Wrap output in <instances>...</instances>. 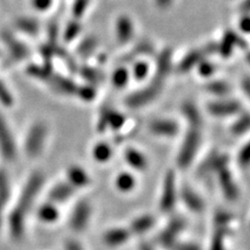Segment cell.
<instances>
[{"mask_svg": "<svg viewBox=\"0 0 250 250\" xmlns=\"http://www.w3.org/2000/svg\"><path fill=\"white\" fill-rule=\"evenodd\" d=\"M177 0H152V3L156 10L167 12L174 6Z\"/></svg>", "mask_w": 250, "mask_h": 250, "instance_id": "36", "label": "cell"}, {"mask_svg": "<svg viewBox=\"0 0 250 250\" xmlns=\"http://www.w3.org/2000/svg\"><path fill=\"white\" fill-rule=\"evenodd\" d=\"M92 215V208L90 202L87 200H82L76 203L71 217H70V226L73 230L82 231L87 229Z\"/></svg>", "mask_w": 250, "mask_h": 250, "instance_id": "7", "label": "cell"}, {"mask_svg": "<svg viewBox=\"0 0 250 250\" xmlns=\"http://www.w3.org/2000/svg\"><path fill=\"white\" fill-rule=\"evenodd\" d=\"M47 137V127L43 123H38L30 129L27 137L26 150L29 155L35 156L43 149Z\"/></svg>", "mask_w": 250, "mask_h": 250, "instance_id": "8", "label": "cell"}, {"mask_svg": "<svg viewBox=\"0 0 250 250\" xmlns=\"http://www.w3.org/2000/svg\"><path fill=\"white\" fill-rule=\"evenodd\" d=\"M186 226L185 220L181 217L173 218L168 223V225L165 228L161 234L159 236V242L166 248H169L174 242L177 241V237L179 236Z\"/></svg>", "mask_w": 250, "mask_h": 250, "instance_id": "11", "label": "cell"}, {"mask_svg": "<svg viewBox=\"0 0 250 250\" xmlns=\"http://www.w3.org/2000/svg\"><path fill=\"white\" fill-rule=\"evenodd\" d=\"M91 0H73L72 1V15L74 19H81L88 11Z\"/></svg>", "mask_w": 250, "mask_h": 250, "instance_id": "28", "label": "cell"}, {"mask_svg": "<svg viewBox=\"0 0 250 250\" xmlns=\"http://www.w3.org/2000/svg\"><path fill=\"white\" fill-rule=\"evenodd\" d=\"M171 70L172 51L167 48L160 53L156 60V66L151 82L144 88L130 94L126 99V104L131 108H139L152 103L161 94Z\"/></svg>", "mask_w": 250, "mask_h": 250, "instance_id": "2", "label": "cell"}, {"mask_svg": "<svg viewBox=\"0 0 250 250\" xmlns=\"http://www.w3.org/2000/svg\"><path fill=\"white\" fill-rule=\"evenodd\" d=\"M169 248L171 250H201L197 244L190 243V242H179V241L174 242V243L172 244Z\"/></svg>", "mask_w": 250, "mask_h": 250, "instance_id": "34", "label": "cell"}, {"mask_svg": "<svg viewBox=\"0 0 250 250\" xmlns=\"http://www.w3.org/2000/svg\"><path fill=\"white\" fill-rule=\"evenodd\" d=\"M239 28L243 34H247L249 30V17L248 15H242L239 21Z\"/></svg>", "mask_w": 250, "mask_h": 250, "instance_id": "39", "label": "cell"}, {"mask_svg": "<svg viewBox=\"0 0 250 250\" xmlns=\"http://www.w3.org/2000/svg\"><path fill=\"white\" fill-rule=\"evenodd\" d=\"M139 250H155L153 246L149 243H142L139 247Z\"/></svg>", "mask_w": 250, "mask_h": 250, "instance_id": "41", "label": "cell"}, {"mask_svg": "<svg viewBox=\"0 0 250 250\" xmlns=\"http://www.w3.org/2000/svg\"><path fill=\"white\" fill-rule=\"evenodd\" d=\"M248 127H249V118H248V115L245 114L234 121V123L231 126V132L232 135L241 136L245 134V132L248 130Z\"/></svg>", "mask_w": 250, "mask_h": 250, "instance_id": "29", "label": "cell"}, {"mask_svg": "<svg viewBox=\"0 0 250 250\" xmlns=\"http://www.w3.org/2000/svg\"><path fill=\"white\" fill-rule=\"evenodd\" d=\"M177 187L176 177L172 171H169L164 179L162 187V195L160 200V208L164 213H170L173 210L177 201Z\"/></svg>", "mask_w": 250, "mask_h": 250, "instance_id": "5", "label": "cell"}, {"mask_svg": "<svg viewBox=\"0 0 250 250\" xmlns=\"http://www.w3.org/2000/svg\"><path fill=\"white\" fill-rule=\"evenodd\" d=\"M226 167L218 171L219 175H220V186L225 196L232 200L237 197L238 190L236 185H234V181L230 174V172Z\"/></svg>", "mask_w": 250, "mask_h": 250, "instance_id": "18", "label": "cell"}, {"mask_svg": "<svg viewBox=\"0 0 250 250\" xmlns=\"http://www.w3.org/2000/svg\"><path fill=\"white\" fill-rule=\"evenodd\" d=\"M74 189L85 188L91 184V177L83 168L80 166H70L67 169V181Z\"/></svg>", "mask_w": 250, "mask_h": 250, "instance_id": "13", "label": "cell"}, {"mask_svg": "<svg viewBox=\"0 0 250 250\" xmlns=\"http://www.w3.org/2000/svg\"><path fill=\"white\" fill-rule=\"evenodd\" d=\"M39 218L46 223H52L57 221L60 218V210L57 208L56 203L49 201L43 205L41 208L39 209Z\"/></svg>", "mask_w": 250, "mask_h": 250, "instance_id": "23", "label": "cell"}, {"mask_svg": "<svg viewBox=\"0 0 250 250\" xmlns=\"http://www.w3.org/2000/svg\"><path fill=\"white\" fill-rule=\"evenodd\" d=\"M149 131L152 135L161 138H173L178 135L179 124L170 118L155 119L149 123Z\"/></svg>", "mask_w": 250, "mask_h": 250, "instance_id": "10", "label": "cell"}, {"mask_svg": "<svg viewBox=\"0 0 250 250\" xmlns=\"http://www.w3.org/2000/svg\"><path fill=\"white\" fill-rule=\"evenodd\" d=\"M47 81L49 82L50 87L59 94H62V95L75 96L77 94L78 87L71 80H69L67 77L50 74Z\"/></svg>", "mask_w": 250, "mask_h": 250, "instance_id": "12", "label": "cell"}, {"mask_svg": "<svg viewBox=\"0 0 250 250\" xmlns=\"http://www.w3.org/2000/svg\"><path fill=\"white\" fill-rule=\"evenodd\" d=\"M181 197L186 207L192 212L199 213L205 208V202H203L202 198L189 187H185L181 191Z\"/></svg>", "mask_w": 250, "mask_h": 250, "instance_id": "16", "label": "cell"}, {"mask_svg": "<svg viewBox=\"0 0 250 250\" xmlns=\"http://www.w3.org/2000/svg\"><path fill=\"white\" fill-rule=\"evenodd\" d=\"M124 160L135 170L144 171L148 166V161L145 154L136 148H127L124 151Z\"/></svg>", "mask_w": 250, "mask_h": 250, "instance_id": "17", "label": "cell"}, {"mask_svg": "<svg viewBox=\"0 0 250 250\" xmlns=\"http://www.w3.org/2000/svg\"><path fill=\"white\" fill-rule=\"evenodd\" d=\"M230 232L229 226H216L210 250H225V240Z\"/></svg>", "mask_w": 250, "mask_h": 250, "instance_id": "22", "label": "cell"}, {"mask_svg": "<svg viewBox=\"0 0 250 250\" xmlns=\"http://www.w3.org/2000/svg\"><path fill=\"white\" fill-rule=\"evenodd\" d=\"M96 46V40L94 38H88L85 39L84 42H83L80 47H78V51H80L82 54H88L93 49L95 48Z\"/></svg>", "mask_w": 250, "mask_h": 250, "instance_id": "37", "label": "cell"}, {"mask_svg": "<svg viewBox=\"0 0 250 250\" xmlns=\"http://www.w3.org/2000/svg\"><path fill=\"white\" fill-rule=\"evenodd\" d=\"M66 250H83V248L82 247V245L78 243V242L74 241V240H70L66 243L65 246Z\"/></svg>", "mask_w": 250, "mask_h": 250, "instance_id": "40", "label": "cell"}, {"mask_svg": "<svg viewBox=\"0 0 250 250\" xmlns=\"http://www.w3.org/2000/svg\"><path fill=\"white\" fill-rule=\"evenodd\" d=\"M96 95V92L92 87L89 85H83V87H78L76 96L83 99V101H92Z\"/></svg>", "mask_w": 250, "mask_h": 250, "instance_id": "33", "label": "cell"}, {"mask_svg": "<svg viewBox=\"0 0 250 250\" xmlns=\"http://www.w3.org/2000/svg\"><path fill=\"white\" fill-rule=\"evenodd\" d=\"M42 185L43 176L41 174H35L29 179L26 188L21 195L19 207L15 209V212L13 213L11 218V229L13 234L16 238H19L22 236L24 216L29 210L31 205L34 203Z\"/></svg>", "mask_w": 250, "mask_h": 250, "instance_id": "3", "label": "cell"}, {"mask_svg": "<svg viewBox=\"0 0 250 250\" xmlns=\"http://www.w3.org/2000/svg\"><path fill=\"white\" fill-rule=\"evenodd\" d=\"M183 114L188 125L177 154V164L182 169H186L191 165L197 155L201 145L203 123L198 108L191 103L184 104Z\"/></svg>", "mask_w": 250, "mask_h": 250, "instance_id": "1", "label": "cell"}, {"mask_svg": "<svg viewBox=\"0 0 250 250\" xmlns=\"http://www.w3.org/2000/svg\"><path fill=\"white\" fill-rule=\"evenodd\" d=\"M93 158L99 163H105L111 160L113 155V149L111 145L106 142H99L93 147Z\"/></svg>", "mask_w": 250, "mask_h": 250, "instance_id": "24", "label": "cell"}, {"mask_svg": "<svg viewBox=\"0 0 250 250\" xmlns=\"http://www.w3.org/2000/svg\"><path fill=\"white\" fill-rule=\"evenodd\" d=\"M154 218L151 215L140 216L130 223L129 231L134 234H142L150 230L154 226Z\"/></svg>", "mask_w": 250, "mask_h": 250, "instance_id": "19", "label": "cell"}, {"mask_svg": "<svg viewBox=\"0 0 250 250\" xmlns=\"http://www.w3.org/2000/svg\"><path fill=\"white\" fill-rule=\"evenodd\" d=\"M215 51H217V43L216 44L209 43L201 47V48L193 49L192 51L188 52L185 56V58H183L181 62H179L178 65L179 71L182 72L190 71L192 68H195V66H198L203 60H206L208 56H209L210 53H213Z\"/></svg>", "mask_w": 250, "mask_h": 250, "instance_id": "6", "label": "cell"}, {"mask_svg": "<svg viewBox=\"0 0 250 250\" xmlns=\"http://www.w3.org/2000/svg\"><path fill=\"white\" fill-rule=\"evenodd\" d=\"M197 68L199 70L200 75H202L203 77H208L212 75L215 71L214 64H212L210 62H206L205 60L200 62Z\"/></svg>", "mask_w": 250, "mask_h": 250, "instance_id": "35", "label": "cell"}, {"mask_svg": "<svg viewBox=\"0 0 250 250\" xmlns=\"http://www.w3.org/2000/svg\"><path fill=\"white\" fill-rule=\"evenodd\" d=\"M130 78V72L129 70L125 67H119L117 68L113 75H112V82L115 87L122 89L126 87Z\"/></svg>", "mask_w": 250, "mask_h": 250, "instance_id": "25", "label": "cell"}, {"mask_svg": "<svg viewBox=\"0 0 250 250\" xmlns=\"http://www.w3.org/2000/svg\"><path fill=\"white\" fill-rule=\"evenodd\" d=\"M74 193L75 189L68 182H61L51 189L49 193V201L56 203V205L57 203L61 205V203L67 202L73 196Z\"/></svg>", "mask_w": 250, "mask_h": 250, "instance_id": "14", "label": "cell"}, {"mask_svg": "<svg viewBox=\"0 0 250 250\" xmlns=\"http://www.w3.org/2000/svg\"><path fill=\"white\" fill-rule=\"evenodd\" d=\"M207 90L215 96L222 97L228 95L230 91V88L228 83L222 81H213L207 84Z\"/></svg>", "mask_w": 250, "mask_h": 250, "instance_id": "26", "label": "cell"}, {"mask_svg": "<svg viewBox=\"0 0 250 250\" xmlns=\"http://www.w3.org/2000/svg\"><path fill=\"white\" fill-rule=\"evenodd\" d=\"M208 111L215 117H229L238 115L241 111V104L236 100L219 99L208 104Z\"/></svg>", "mask_w": 250, "mask_h": 250, "instance_id": "9", "label": "cell"}, {"mask_svg": "<svg viewBox=\"0 0 250 250\" xmlns=\"http://www.w3.org/2000/svg\"><path fill=\"white\" fill-rule=\"evenodd\" d=\"M17 26L25 33H29V35H36L39 31V23L35 19H19Z\"/></svg>", "mask_w": 250, "mask_h": 250, "instance_id": "30", "label": "cell"}, {"mask_svg": "<svg viewBox=\"0 0 250 250\" xmlns=\"http://www.w3.org/2000/svg\"><path fill=\"white\" fill-rule=\"evenodd\" d=\"M56 0H30L31 6L39 13H46L49 12L53 5Z\"/></svg>", "mask_w": 250, "mask_h": 250, "instance_id": "32", "label": "cell"}, {"mask_svg": "<svg viewBox=\"0 0 250 250\" xmlns=\"http://www.w3.org/2000/svg\"><path fill=\"white\" fill-rule=\"evenodd\" d=\"M80 33H81V25H80V23H78V20L74 19L73 21L69 22V24L67 25L64 34L62 35H64L65 40L70 42V41L74 40V39L78 35H80Z\"/></svg>", "mask_w": 250, "mask_h": 250, "instance_id": "31", "label": "cell"}, {"mask_svg": "<svg viewBox=\"0 0 250 250\" xmlns=\"http://www.w3.org/2000/svg\"><path fill=\"white\" fill-rule=\"evenodd\" d=\"M149 72H150L149 65H148L147 62L142 61V60L136 62L134 67H132V70H131L132 77L139 82L146 80L147 76L149 75Z\"/></svg>", "mask_w": 250, "mask_h": 250, "instance_id": "27", "label": "cell"}, {"mask_svg": "<svg viewBox=\"0 0 250 250\" xmlns=\"http://www.w3.org/2000/svg\"><path fill=\"white\" fill-rule=\"evenodd\" d=\"M131 236L129 229L124 228H114L104 234V243L109 247H118L126 243Z\"/></svg>", "mask_w": 250, "mask_h": 250, "instance_id": "15", "label": "cell"}, {"mask_svg": "<svg viewBox=\"0 0 250 250\" xmlns=\"http://www.w3.org/2000/svg\"><path fill=\"white\" fill-rule=\"evenodd\" d=\"M136 34L135 21L127 14H120L114 22V35L120 45H126L132 41Z\"/></svg>", "mask_w": 250, "mask_h": 250, "instance_id": "4", "label": "cell"}, {"mask_svg": "<svg viewBox=\"0 0 250 250\" xmlns=\"http://www.w3.org/2000/svg\"><path fill=\"white\" fill-rule=\"evenodd\" d=\"M238 163L241 166V168H246L249 164V149L248 145L244 147V149H241L239 155H238Z\"/></svg>", "mask_w": 250, "mask_h": 250, "instance_id": "38", "label": "cell"}, {"mask_svg": "<svg viewBox=\"0 0 250 250\" xmlns=\"http://www.w3.org/2000/svg\"><path fill=\"white\" fill-rule=\"evenodd\" d=\"M116 188L122 193H128L136 188L137 179L135 175H132L129 172H121L116 177L115 182Z\"/></svg>", "mask_w": 250, "mask_h": 250, "instance_id": "20", "label": "cell"}, {"mask_svg": "<svg viewBox=\"0 0 250 250\" xmlns=\"http://www.w3.org/2000/svg\"><path fill=\"white\" fill-rule=\"evenodd\" d=\"M238 43V37L236 34L229 31L226 33L221 40V42L217 44V51L220 52L223 57H229L232 52L233 48Z\"/></svg>", "mask_w": 250, "mask_h": 250, "instance_id": "21", "label": "cell"}]
</instances>
